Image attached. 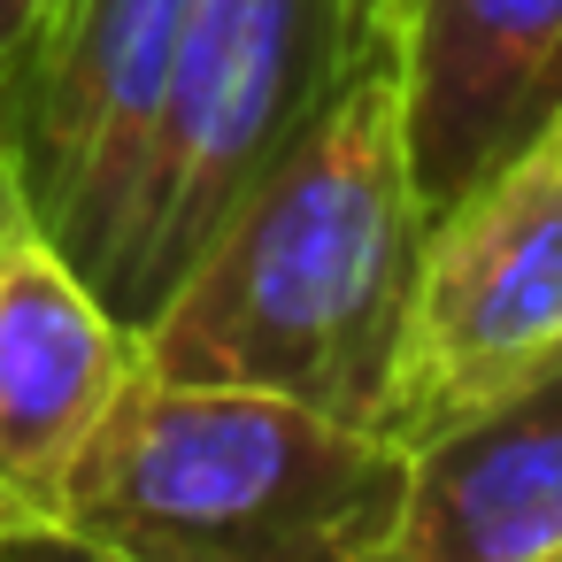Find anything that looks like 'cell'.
Segmentation results:
<instances>
[{
    "mask_svg": "<svg viewBox=\"0 0 562 562\" xmlns=\"http://www.w3.org/2000/svg\"><path fill=\"white\" fill-rule=\"evenodd\" d=\"M401 139L424 216L562 116V0H408L393 16Z\"/></svg>",
    "mask_w": 562,
    "mask_h": 562,
    "instance_id": "7",
    "label": "cell"
},
{
    "mask_svg": "<svg viewBox=\"0 0 562 562\" xmlns=\"http://www.w3.org/2000/svg\"><path fill=\"white\" fill-rule=\"evenodd\" d=\"M0 562H124V554L93 547L70 524H55V531H0Z\"/></svg>",
    "mask_w": 562,
    "mask_h": 562,
    "instance_id": "9",
    "label": "cell"
},
{
    "mask_svg": "<svg viewBox=\"0 0 562 562\" xmlns=\"http://www.w3.org/2000/svg\"><path fill=\"white\" fill-rule=\"evenodd\" d=\"M385 562H562V362L408 447Z\"/></svg>",
    "mask_w": 562,
    "mask_h": 562,
    "instance_id": "8",
    "label": "cell"
},
{
    "mask_svg": "<svg viewBox=\"0 0 562 562\" xmlns=\"http://www.w3.org/2000/svg\"><path fill=\"white\" fill-rule=\"evenodd\" d=\"M401 493L408 447L370 424L132 370L63 524L124 562H385Z\"/></svg>",
    "mask_w": 562,
    "mask_h": 562,
    "instance_id": "2",
    "label": "cell"
},
{
    "mask_svg": "<svg viewBox=\"0 0 562 562\" xmlns=\"http://www.w3.org/2000/svg\"><path fill=\"white\" fill-rule=\"evenodd\" d=\"M424 224L385 40L132 331L139 378L270 393L393 439Z\"/></svg>",
    "mask_w": 562,
    "mask_h": 562,
    "instance_id": "1",
    "label": "cell"
},
{
    "mask_svg": "<svg viewBox=\"0 0 562 562\" xmlns=\"http://www.w3.org/2000/svg\"><path fill=\"white\" fill-rule=\"evenodd\" d=\"M393 40V0H193L101 301L139 331L224 209Z\"/></svg>",
    "mask_w": 562,
    "mask_h": 562,
    "instance_id": "3",
    "label": "cell"
},
{
    "mask_svg": "<svg viewBox=\"0 0 562 562\" xmlns=\"http://www.w3.org/2000/svg\"><path fill=\"white\" fill-rule=\"evenodd\" d=\"M55 9V0H0V70L16 63V47L40 32V16Z\"/></svg>",
    "mask_w": 562,
    "mask_h": 562,
    "instance_id": "10",
    "label": "cell"
},
{
    "mask_svg": "<svg viewBox=\"0 0 562 562\" xmlns=\"http://www.w3.org/2000/svg\"><path fill=\"white\" fill-rule=\"evenodd\" d=\"M124 316L70 270L0 155V531H55L70 477L132 385Z\"/></svg>",
    "mask_w": 562,
    "mask_h": 562,
    "instance_id": "6",
    "label": "cell"
},
{
    "mask_svg": "<svg viewBox=\"0 0 562 562\" xmlns=\"http://www.w3.org/2000/svg\"><path fill=\"white\" fill-rule=\"evenodd\" d=\"M562 362V116L501 155L424 224L393 439L424 447L447 424L524 393Z\"/></svg>",
    "mask_w": 562,
    "mask_h": 562,
    "instance_id": "4",
    "label": "cell"
},
{
    "mask_svg": "<svg viewBox=\"0 0 562 562\" xmlns=\"http://www.w3.org/2000/svg\"><path fill=\"white\" fill-rule=\"evenodd\" d=\"M193 0H55L0 70V155L32 216L101 293Z\"/></svg>",
    "mask_w": 562,
    "mask_h": 562,
    "instance_id": "5",
    "label": "cell"
},
{
    "mask_svg": "<svg viewBox=\"0 0 562 562\" xmlns=\"http://www.w3.org/2000/svg\"><path fill=\"white\" fill-rule=\"evenodd\" d=\"M401 9H408V0H393V16H401Z\"/></svg>",
    "mask_w": 562,
    "mask_h": 562,
    "instance_id": "11",
    "label": "cell"
}]
</instances>
